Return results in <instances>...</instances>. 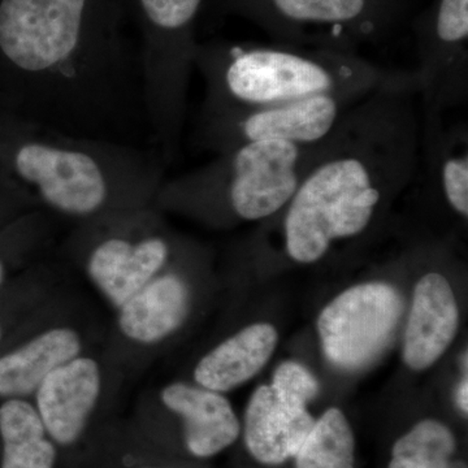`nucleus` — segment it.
<instances>
[{
	"mask_svg": "<svg viewBox=\"0 0 468 468\" xmlns=\"http://www.w3.org/2000/svg\"><path fill=\"white\" fill-rule=\"evenodd\" d=\"M403 300L387 282L351 286L326 304L318 319L326 359L345 371L366 367L392 340Z\"/></svg>",
	"mask_w": 468,
	"mask_h": 468,
	"instance_id": "obj_9",
	"label": "nucleus"
},
{
	"mask_svg": "<svg viewBox=\"0 0 468 468\" xmlns=\"http://www.w3.org/2000/svg\"><path fill=\"white\" fill-rule=\"evenodd\" d=\"M279 341L273 325L255 323L212 347L193 369V383L228 393L248 383L267 365Z\"/></svg>",
	"mask_w": 468,
	"mask_h": 468,
	"instance_id": "obj_14",
	"label": "nucleus"
},
{
	"mask_svg": "<svg viewBox=\"0 0 468 468\" xmlns=\"http://www.w3.org/2000/svg\"><path fill=\"white\" fill-rule=\"evenodd\" d=\"M185 249L158 208L98 218L73 227L68 260L115 311L169 266Z\"/></svg>",
	"mask_w": 468,
	"mask_h": 468,
	"instance_id": "obj_4",
	"label": "nucleus"
},
{
	"mask_svg": "<svg viewBox=\"0 0 468 468\" xmlns=\"http://www.w3.org/2000/svg\"><path fill=\"white\" fill-rule=\"evenodd\" d=\"M460 310L451 282L428 272L417 282L406 326L403 360L414 371L432 367L457 335Z\"/></svg>",
	"mask_w": 468,
	"mask_h": 468,
	"instance_id": "obj_12",
	"label": "nucleus"
},
{
	"mask_svg": "<svg viewBox=\"0 0 468 468\" xmlns=\"http://www.w3.org/2000/svg\"><path fill=\"white\" fill-rule=\"evenodd\" d=\"M452 468H466L461 462H452Z\"/></svg>",
	"mask_w": 468,
	"mask_h": 468,
	"instance_id": "obj_22",
	"label": "nucleus"
},
{
	"mask_svg": "<svg viewBox=\"0 0 468 468\" xmlns=\"http://www.w3.org/2000/svg\"><path fill=\"white\" fill-rule=\"evenodd\" d=\"M7 165L30 211L72 224L153 207L165 180L153 147L68 134L18 120Z\"/></svg>",
	"mask_w": 468,
	"mask_h": 468,
	"instance_id": "obj_1",
	"label": "nucleus"
},
{
	"mask_svg": "<svg viewBox=\"0 0 468 468\" xmlns=\"http://www.w3.org/2000/svg\"><path fill=\"white\" fill-rule=\"evenodd\" d=\"M135 468H163V467H154V466H140Z\"/></svg>",
	"mask_w": 468,
	"mask_h": 468,
	"instance_id": "obj_24",
	"label": "nucleus"
},
{
	"mask_svg": "<svg viewBox=\"0 0 468 468\" xmlns=\"http://www.w3.org/2000/svg\"><path fill=\"white\" fill-rule=\"evenodd\" d=\"M205 80L198 113L270 109L325 94H371L396 76L350 52L234 48L197 51Z\"/></svg>",
	"mask_w": 468,
	"mask_h": 468,
	"instance_id": "obj_2",
	"label": "nucleus"
},
{
	"mask_svg": "<svg viewBox=\"0 0 468 468\" xmlns=\"http://www.w3.org/2000/svg\"><path fill=\"white\" fill-rule=\"evenodd\" d=\"M314 424L306 408L289 405L271 385H261L246 408V448L261 463H284L300 451Z\"/></svg>",
	"mask_w": 468,
	"mask_h": 468,
	"instance_id": "obj_13",
	"label": "nucleus"
},
{
	"mask_svg": "<svg viewBox=\"0 0 468 468\" xmlns=\"http://www.w3.org/2000/svg\"><path fill=\"white\" fill-rule=\"evenodd\" d=\"M368 95L325 94L270 109L198 113L193 144L214 155L241 144L266 141L320 144Z\"/></svg>",
	"mask_w": 468,
	"mask_h": 468,
	"instance_id": "obj_7",
	"label": "nucleus"
},
{
	"mask_svg": "<svg viewBox=\"0 0 468 468\" xmlns=\"http://www.w3.org/2000/svg\"><path fill=\"white\" fill-rule=\"evenodd\" d=\"M141 399L180 420L186 451L196 458H211L237 441L241 424L223 393L186 381H172Z\"/></svg>",
	"mask_w": 468,
	"mask_h": 468,
	"instance_id": "obj_11",
	"label": "nucleus"
},
{
	"mask_svg": "<svg viewBox=\"0 0 468 468\" xmlns=\"http://www.w3.org/2000/svg\"><path fill=\"white\" fill-rule=\"evenodd\" d=\"M271 388L282 401L306 408L318 396L320 384L303 365L286 360L275 369Z\"/></svg>",
	"mask_w": 468,
	"mask_h": 468,
	"instance_id": "obj_19",
	"label": "nucleus"
},
{
	"mask_svg": "<svg viewBox=\"0 0 468 468\" xmlns=\"http://www.w3.org/2000/svg\"><path fill=\"white\" fill-rule=\"evenodd\" d=\"M3 334H5V328H3V320L2 316H0V341H2Z\"/></svg>",
	"mask_w": 468,
	"mask_h": 468,
	"instance_id": "obj_23",
	"label": "nucleus"
},
{
	"mask_svg": "<svg viewBox=\"0 0 468 468\" xmlns=\"http://www.w3.org/2000/svg\"><path fill=\"white\" fill-rule=\"evenodd\" d=\"M103 344L54 369L30 399L58 451L84 439L128 380Z\"/></svg>",
	"mask_w": 468,
	"mask_h": 468,
	"instance_id": "obj_8",
	"label": "nucleus"
},
{
	"mask_svg": "<svg viewBox=\"0 0 468 468\" xmlns=\"http://www.w3.org/2000/svg\"><path fill=\"white\" fill-rule=\"evenodd\" d=\"M104 337L85 307L58 292L30 318L23 338L0 354V399H32L54 369Z\"/></svg>",
	"mask_w": 468,
	"mask_h": 468,
	"instance_id": "obj_6",
	"label": "nucleus"
},
{
	"mask_svg": "<svg viewBox=\"0 0 468 468\" xmlns=\"http://www.w3.org/2000/svg\"><path fill=\"white\" fill-rule=\"evenodd\" d=\"M147 26L149 46L140 57L144 94L158 104H175L189 94L196 54L184 32L198 14L202 0H138Z\"/></svg>",
	"mask_w": 468,
	"mask_h": 468,
	"instance_id": "obj_10",
	"label": "nucleus"
},
{
	"mask_svg": "<svg viewBox=\"0 0 468 468\" xmlns=\"http://www.w3.org/2000/svg\"><path fill=\"white\" fill-rule=\"evenodd\" d=\"M8 266L5 258L0 254V289L5 285V279H7Z\"/></svg>",
	"mask_w": 468,
	"mask_h": 468,
	"instance_id": "obj_21",
	"label": "nucleus"
},
{
	"mask_svg": "<svg viewBox=\"0 0 468 468\" xmlns=\"http://www.w3.org/2000/svg\"><path fill=\"white\" fill-rule=\"evenodd\" d=\"M356 439L341 410H326L294 455L295 468H356Z\"/></svg>",
	"mask_w": 468,
	"mask_h": 468,
	"instance_id": "obj_16",
	"label": "nucleus"
},
{
	"mask_svg": "<svg viewBox=\"0 0 468 468\" xmlns=\"http://www.w3.org/2000/svg\"><path fill=\"white\" fill-rule=\"evenodd\" d=\"M457 402L458 406L467 415L468 412V384L467 377H464L463 380L461 381L460 387H458L457 392Z\"/></svg>",
	"mask_w": 468,
	"mask_h": 468,
	"instance_id": "obj_20",
	"label": "nucleus"
},
{
	"mask_svg": "<svg viewBox=\"0 0 468 468\" xmlns=\"http://www.w3.org/2000/svg\"><path fill=\"white\" fill-rule=\"evenodd\" d=\"M277 15L289 23L331 27L335 38L343 36V27L362 20L368 0H270Z\"/></svg>",
	"mask_w": 468,
	"mask_h": 468,
	"instance_id": "obj_18",
	"label": "nucleus"
},
{
	"mask_svg": "<svg viewBox=\"0 0 468 468\" xmlns=\"http://www.w3.org/2000/svg\"><path fill=\"white\" fill-rule=\"evenodd\" d=\"M186 248L131 300L113 311L104 349L126 378L149 367L159 350L186 324L193 311V284Z\"/></svg>",
	"mask_w": 468,
	"mask_h": 468,
	"instance_id": "obj_5",
	"label": "nucleus"
},
{
	"mask_svg": "<svg viewBox=\"0 0 468 468\" xmlns=\"http://www.w3.org/2000/svg\"><path fill=\"white\" fill-rule=\"evenodd\" d=\"M320 144L266 141L234 147L203 167L165 178L154 207L214 224L273 218L291 201Z\"/></svg>",
	"mask_w": 468,
	"mask_h": 468,
	"instance_id": "obj_3",
	"label": "nucleus"
},
{
	"mask_svg": "<svg viewBox=\"0 0 468 468\" xmlns=\"http://www.w3.org/2000/svg\"><path fill=\"white\" fill-rule=\"evenodd\" d=\"M0 468H57L58 448L43 426L32 399L0 403Z\"/></svg>",
	"mask_w": 468,
	"mask_h": 468,
	"instance_id": "obj_15",
	"label": "nucleus"
},
{
	"mask_svg": "<svg viewBox=\"0 0 468 468\" xmlns=\"http://www.w3.org/2000/svg\"><path fill=\"white\" fill-rule=\"evenodd\" d=\"M455 445L449 427L426 419L397 440L388 468H452Z\"/></svg>",
	"mask_w": 468,
	"mask_h": 468,
	"instance_id": "obj_17",
	"label": "nucleus"
}]
</instances>
